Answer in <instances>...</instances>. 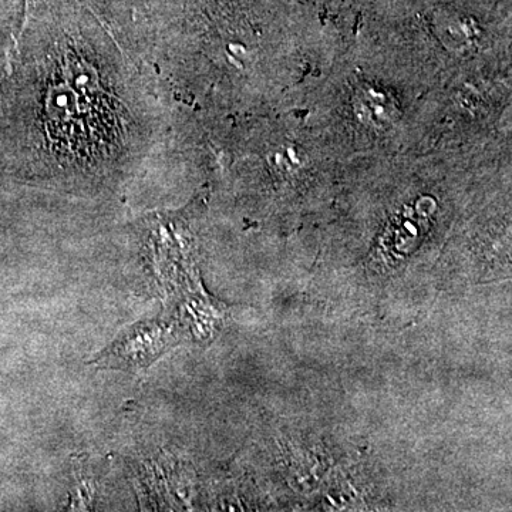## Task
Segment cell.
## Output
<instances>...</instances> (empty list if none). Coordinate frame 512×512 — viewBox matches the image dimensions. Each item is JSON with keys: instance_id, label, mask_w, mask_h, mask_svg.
I'll return each mask as SVG.
<instances>
[{"instance_id": "cell-1", "label": "cell", "mask_w": 512, "mask_h": 512, "mask_svg": "<svg viewBox=\"0 0 512 512\" xmlns=\"http://www.w3.org/2000/svg\"><path fill=\"white\" fill-rule=\"evenodd\" d=\"M165 335L164 323L157 320L138 323L136 328L127 330L126 335L104 352L97 362L111 367L148 366L164 353L168 345V336Z\"/></svg>"}]
</instances>
